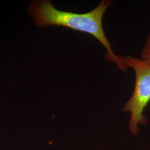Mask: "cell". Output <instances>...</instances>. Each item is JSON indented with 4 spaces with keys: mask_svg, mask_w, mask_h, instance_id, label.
Here are the masks:
<instances>
[{
    "mask_svg": "<svg viewBox=\"0 0 150 150\" xmlns=\"http://www.w3.org/2000/svg\"><path fill=\"white\" fill-rule=\"evenodd\" d=\"M141 59L150 64V33L148 35L141 54Z\"/></svg>",
    "mask_w": 150,
    "mask_h": 150,
    "instance_id": "3957f363",
    "label": "cell"
},
{
    "mask_svg": "<svg viewBox=\"0 0 150 150\" xmlns=\"http://www.w3.org/2000/svg\"><path fill=\"white\" fill-rule=\"evenodd\" d=\"M112 4L111 1L103 0L92 11L76 13L56 9L51 1L38 0L31 2L27 11L33 18L34 24L38 27L62 26L91 35L106 48V61L114 62L120 70L126 72L128 66L125 57L113 52L102 26L103 15Z\"/></svg>",
    "mask_w": 150,
    "mask_h": 150,
    "instance_id": "6da1fadb",
    "label": "cell"
},
{
    "mask_svg": "<svg viewBox=\"0 0 150 150\" xmlns=\"http://www.w3.org/2000/svg\"><path fill=\"white\" fill-rule=\"evenodd\" d=\"M128 67L134 71L136 82L131 97L123 107V111L131 113L129 129L136 135L139 124H146L148 120L144 115L150 102V64L130 56L125 57Z\"/></svg>",
    "mask_w": 150,
    "mask_h": 150,
    "instance_id": "7a4b0ae2",
    "label": "cell"
}]
</instances>
